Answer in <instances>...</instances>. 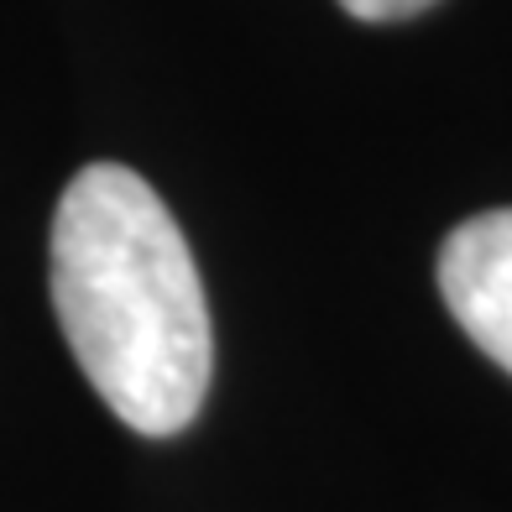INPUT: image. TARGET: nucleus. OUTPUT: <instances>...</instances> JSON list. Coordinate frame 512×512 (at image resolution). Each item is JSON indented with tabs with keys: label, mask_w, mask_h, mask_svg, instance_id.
Segmentation results:
<instances>
[{
	"label": "nucleus",
	"mask_w": 512,
	"mask_h": 512,
	"mask_svg": "<svg viewBox=\"0 0 512 512\" xmlns=\"http://www.w3.org/2000/svg\"><path fill=\"white\" fill-rule=\"evenodd\" d=\"M53 309L89 387L126 429H189L215 371L209 304L178 220L157 189L89 162L53 215Z\"/></svg>",
	"instance_id": "nucleus-1"
},
{
	"label": "nucleus",
	"mask_w": 512,
	"mask_h": 512,
	"mask_svg": "<svg viewBox=\"0 0 512 512\" xmlns=\"http://www.w3.org/2000/svg\"><path fill=\"white\" fill-rule=\"evenodd\" d=\"M439 293L460 330L512 377V209H486L450 230Z\"/></svg>",
	"instance_id": "nucleus-2"
},
{
	"label": "nucleus",
	"mask_w": 512,
	"mask_h": 512,
	"mask_svg": "<svg viewBox=\"0 0 512 512\" xmlns=\"http://www.w3.org/2000/svg\"><path fill=\"white\" fill-rule=\"evenodd\" d=\"M429 6H434V0H340L345 16L371 21V27H382V21H408V16L429 11Z\"/></svg>",
	"instance_id": "nucleus-3"
}]
</instances>
